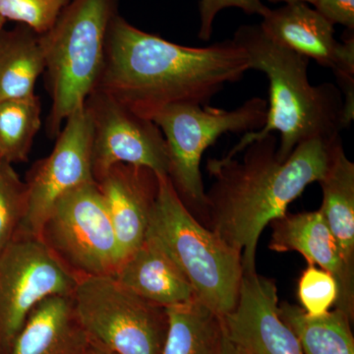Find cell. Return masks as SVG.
I'll return each instance as SVG.
<instances>
[{"mask_svg":"<svg viewBox=\"0 0 354 354\" xmlns=\"http://www.w3.org/2000/svg\"><path fill=\"white\" fill-rule=\"evenodd\" d=\"M250 70L248 53L232 39L205 48L181 46L142 31L118 14L109 24L95 90L152 120L171 104L207 106Z\"/></svg>","mask_w":354,"mask_h":354,"instance_id":"1","label":"cell"},{"mask_svg":"<svg viewBox=\"0 0 354 354\" xmlns=\"http://www.w3.org/2000/svg\"><path fill=\"white\" fill-rule=\"evenodd\" d=\"M334 139L304 142L281 162L278 139L270 133L248 144L241 160L227 156L208 160L207 171L214 181L206 193L202 225L241 253L243 274L256 272V251L265 227L285 216L309 184L322 179Z\"/></svg>","mask_w":354,"mask_h":354,"instance_id":"2","label":"cell"},{"mask_svg":"<svg viewBox=\"0 0 354 354\" xmlns=\"http://www.w3.org/2000/svg\"><path fill=\"white\" fill-rule=\"evenodd\" d=\"M234 41L245 50L252 70L263 72L270 83V106L263 128L244 134L227 157H236L248 144L279 132V160L285 162L299 144L332 140L348 127L342 91L332 83L309 82V59L270 39L260 25L241 26Z\"/></svg>","mask_w":354,"mask_h":354,"instance_id":"3","label":"cell"},{"mask_svg":"<svg viewBox=\"0 0 354 354\" xmlns=\"http://www.w3.org/2000/svg\"><path fill=\"white\" fill-rule=\"evenodd\" d=\"M147 234L155 237L180 268L198 301L221 318L235 308L243 278L241 253L191 214L169 176H158Z\"/></svg>","mask_w":354,"mask_h":354,"instance_id":"4","label":"cell"},{"mask_svg":"<svg viewBox=\"0 0 354 354\" xmlns=\"http://www.w3.org/2000/svg\"><path fill=\"white\" fill-rule=\"evenodd\" d=\"M118 0H71L55 25L41 35L51 111L48 128L62 125L85 104L101 76L106 34L118 15Z\"/></svg>","mask_w":354,"mask_h":354,"instance_id":"5","label":"cell"},{"mask_svg":"<svg viewBox=\"0 0 354 354\" xmlns=\"http://www.w3.org/2000/svg\"><path fill=\"white\" fill-rule=\"evenodd\" d=\"M269 104L263 97L247 100L232 109L199 104H171L156 114L167 142L169 177L181 201L203 223L206 213V191L203 183L201 160L205 151L225 133L257 131L264 127Z\"/></svg>","mask_w":354,"mask_h":354,"instance_id":"6","label":"cell"},{"mask_svg":"<svg viewBox=\"0 0 354 354\" xmlns=\"http://www.w3.org/2000/svg\"><path fill=\"white\" fill-rule=\"evenodd\" d=\"M77 319L88 346L104 354H162L165 308L138 297L113 276L79 279Z\"/></svg>","mask_w":354,"mask_h":354,"instance_id":"7","label":"cell"},{"mask_svg":"<svg viewBox=\"0 0 354 354\" xmlns=\"http://www.w3.org/2000/svg\"><path fill=\"white\" fill-rule=\"evenodd\" d=\"M79 279L113 276L122 255L99 185L84 184L60 198L41 234Z\"/></svg>","mask_w":354,"mask_h":354,"instance_id":"8","label":"cell"},{"mask_svg":"<svg viewBox=\"0 0 354 354\" xmlns=\"http://www.w3.org/2000/svg\"><path fill=\"white\" fill-rule=\"evenodd\" d=\"M78 281L41 236L16 232L0 252V346L9 348L41 300L72 297Z\"/></svg>","mask_w":354,"mask_h":354,"instance_id":"9","label":"cell"},{"mask_svg":"<svg viewBox=\"0 0 354 354\" xmlns=\"http://www.w3.org/2000/svg\"><path fill=\"white\" fill-rule=\"evenodd\" d=\"M93 124L85 104L65 120L48 158L32 167L26 183L24 216L17 232L41 236L58 200L70 191L95 180Z\"/></svg>","mask_w":354,"mask_h":354,"instance_id":"10","label":"cell"},{"mask_svg":"<svg viewBox=\"0 0 354 354\" xmlns=\"http://www.w3.org/2000/svg\"><path fill=\"white\" fill-rule=\"evenodd\" d=\"M93 124L95 183L114 165L146 167L169 176L167 142L153 120L139 116L111 95L95 90L85 102Z\"/></svg>","mask_w":354,"mask_h":354,"instance_id":"11","label":"cell"},{"mask_svg":"<svg viewBox=\"0 0 354 354\" xmlns=\"http://www.w3.org/2000/svg\"><path fill=\"white\" fill-rule=\"evenodd\" d=\"M265 34L288 50L311 58L337 77L344 99V118H354V37L342 43L335 38V25L304 2L270 9L262 16Z\"/></svg>","mask_w":354,"mask_h":354,"instance_id":"12","label":"cell"},{"mask_svg":"<svg viewBox=\"0 0 354 354\" xmlns=\"http://www.w3.org/2000/svg\"><path fill=\"white\" fill-rule=\"evenodd\" d=\"M221 319L239 354H302L297 335L279 316L276 283L257 272H244L236 306Z\"/></svg>","mask_w":354,"mask_h":354,"instance_id":"13","label":"cell"},{"mask_svg":"<svg viewBox=\"0 0 354 354\" xmlns=\"http://www.w3.org/2000/svg\"><path fill=\"white\" fill-rule=\"evenodd\" d=\"M269 248L276 252L301 254L308 265L320 266L332 274L337 285L335 309L353 321L354 271L342 258L341 250L324 220L320 209L285 216L272 221Z\"/></svg>","mask_w":354,"mask_h":354,"instance_id":"14","label":"cell"},{"mask_svg":"<svg viewBox=\"0 0 354 354\" xmlns=\"http://www.w3.org/2000/svg\"><path fill=\"white\" fill-rule=\"evenodd\" d=\"M122 260L145 241L158 190V176L146 167L114 165L97 181Z\"/></svg>","mask_w":354,"mask_h":354,"instance_id":"15","label":"cell"},{"mask_svg":"<svg viewBox=\"0 0 354 354\" xmlns=\"http://www.w3.org/2000/svg\"><path fill=\"white\" fill-rule=\"evenodd\" d=\"M113 278L138 297L167 307L196 299L189 281L152 235L122 261Z\"/></svg>","mask_w":354,"mask_h":354,"instance_id":"16","label":"cell"},{"mask_svg":"<svg viewBox=\"0 0 354 354\" xmlns=\"http://www.w3.org/2000/svg\"><path fill=\"white\" fill-rule=\"evenodd\" d=\"M88 346L73 295H53L34 307L7 353L81 354Z\"/></svg>","mask_w":354,"mask_h":354,"instance_id":"17","label":"cell"},{"mask_svg":"<svg viewBox=\"0 0 354 354\" xmlns=\"http://www.w3.org/2000/svg\"><path fill=\"white\" fill-rule=\"evenodd\" d=\"M326 223L346 264L354 271V164L344 152L341 136L330 144L327 171L320 181Z\"/></svg>","mask_w":354,"mask_h":354,"instance_id":"18","label":"cell"},{"mask_svg":"<svg viewBox=\"0 0 354 354\" xmlns=\"http://www.w3.org/2000/svg\"><path fill=\"white\" fill-rule=\"evenodd\" d=\"M44 70L41 35L22 24L0 32V102L35 95Z\"/></svg>","mask_w":354,"mask_h":354,"instance_id":"19","label":"cell"},{"mask_svg":"<svg viewBox=\"0 0 354 354\" xmlns=\"http://www.w3.org/2000/svg\"><path fill=\"white\" fill-rule=\"evenodd\" d=\"M167 332L162 354H216L223 319L197 299L165 308Z\"/></svg>","mask_w":354,"mask_h":354,"instance_id":"20","label":"cell"},{"mask_svg":"<svg viewBox=\"0 0 354 354\" xmlns=\"http://www.w3.org/2000/svg\"><path fill=\"white\" fill-rule=\"evenodd\" d=\"M279 313L297 335L302 354H354L353 321L341 310L311 317L301 307L283 302Z\"/></svg>","mask_w":354,"mask_h":354,"instance_id":"21","label":"cell"},{"mask_svg":"<svg viewBox=\"0 0 354 354\" xmlns=\"http://www.w3.org/2000/svg\"><path fill=\"white\" fill-rule=\"evenodd\" d=\"M41 102L36 95L0 102V160L25 162L41 125Z\"/></svg>","mask_w":354,"mask_h":354,"instance_id":"22","label":"cell"},{"mask_svg":"<svg viewBox=\"0 0 354 354\" xmlns=\"http://www.w3.org/2000/svg\"><path fill=\"white\" fill-rule=\"evenodd\" d=\"M26 184L10 164H0V252L15 236L24 216Z\"/></svg>","mask_w":354,"mask_h":354,"instance_id":"23","label":"cell"},{"mask_svg":"<svg viewBox=\"0 0 354 354\" xmlns=\"http://www.w3.org/2000/svg\"><path fill=\"white\" fill-rule=\"evenodd\" d=\"M71 0H0V15L43 35L48 31Z\"/></svg>","mask_w":354,"mask_h":354,"instance_id":"24","label":"cell"},{"mask_svg":"<svg viewBox=\"0 0 354 354\" xmlns=\"http://www.w3.org/2000/svg\"><path fill=\"white\" fill-rule=\"evenodd\" d=\"M297 295L307 315L322 316L337 302V281L329 272L308 265L298 281Z\"/></svg>","mask_w":354,"mask_h":354,"instance_id":"25","label":"cell"},{"mask_svg":"<svg viewBox=\"0 0 354 354\" xmlns=\"http://www.w3.org/2000/svg\"><path fill=\"white\" fill-rule=\"evenodd\" d=\"M241 9L248 15L262 17L268 7L262 0H199V39L207 41L213 34V25L218 14L223 9Z\"/></svg>","mask_w":354,"mask_h":354,"instance_id":"26","label":"cell"},{"mask_svg":"<svg viewBox=\"0 0 354 354\" xmlns=\"http://www.w3.org/2000/svg\"><path fill=\"white\" fill-rule=\"evenodd\" d=\"M313 6L333 25L354 31V0H316Z\"/></svg>","mask_w":354,"mask_h":354,"instance_id":"27","label":"cell"},{"mask_svg":"<svg viewBox=\"0 0 354 354\" xmlns=\"http://www.w3.org/2000/svg\"><path fill=\"white\" fill-rule=\"evenodd\" d=\"M216 354H239L235 351L234 346L232 342L227 339V335H225V329H223V337H221V342L220 344V348H218V353Z\"/></svg>","mask_w":354,"mask_h":354,"instance_id":"28","label":"cell"},{"mask_svg":"<svg viewBox=\"0 0 354 354\" xmlns=\"http://www.w3.org/2000/svg\"><path fill=\"white\" fill-rule=\"evenodd\" d=\"M268 1L272 2V3H279L283 2L285 4L297 3V2H304V3L312 4L314 6L316 0H268Z\"/></svg>","mask_w":354,"mask_h":354,"instance_id":"29","label":"cell"},{"mask_svg":"<svg viewBox=\"0 0 354 354\" xmlns=\"http://www.w3.org/2000/svg\"><path fill=\"white\" fill-rule=\"evenodd\" d=\"M81 354H104L100 353L97 349L93 348L92 346H88L87 348H85V351H83Z\"/></svg>","mask_w":354,"mask_h":354,"instance_id":"30","label":"cell"},{"mask_svg":"<svg viewBox=\"0 0 354 354\" xmlns=\"http://www.w3.org/2000/svg\"><path fill=\"white\" fill-rule=\"evenodd\" d=\"M6 20L0 15V32L3 31V26L6 24Z\"/></svg>","mask_w":354,"mask_h":354,"instance_id":"31","label":"cell"},{"mask_svg":"<svg viewBox=\"0 0 354 354\" xmlns=\"http://www.w3.org/2000/svg\"><path fill=\"white\" fill-rule=\"evenodd\" d=\"M0 164H1V160H0Z\"/></svg>","mask_w":354,"mask_h":354,"instance_id":"32","label":"cell"}]
</instances>
